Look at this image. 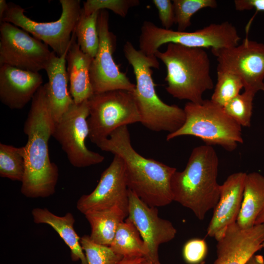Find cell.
<instances>
[{
	"label": "cell",
	"instance_id": "1",
	"mask_svg": "<svg viewBox=\"0 0 264 264\" xmlns=\"http://www.w3.org/2000/svg\"><path fill=\"white\" fill-rule=\"evenodd\" d=\"M55 125L45 83L33 96L23 126L27 141L24 146L25 167L21 192L26 197L46 198L55 192L58 169L51 161L48 150Z\"/></svg>",
	"mask_w": 264,
	"mask_h": 264
},
{
	"label": "cell",
	"instance_id": "2",
	"mask_svg": "<svg viewBox=\"0 0 264 264\" xmlns=\"http://www.w3.org/2000/svg\"><path fill=\"white\" fill-rule=\"evenodd\" d=\"M96 145L122 158L128 189L146 204L163 207L173 201L171 180L176 169L138 153L132 145L127 126L118 128Z\"/></svg>",
	"mask_w": 264,
	"mask_h": 264
},
{
	"label": "cell",
	"instance_id": "3",
	"mask_svg": "<svg viewBox=\"0 0 264 264\" xmlns=\"http://www.w3.org/2000/svg\"><path fill=\"white\" fill-rule=\"evenodd\" d=\"M219 158L212 146L194 148L185 169L177 170L171 180L173 201L191 210L199 220L216 206L220 187L217 182Z\"/></svg>",
	"mask_w": 264,
	"mask_h": 264
},
{
	"label": "cell",
	"instance_id": "4",
	"mask_svg": "<svg viewBox=\"0 0 264 264\" xmlns=\"http://www.w3.org/2000/svg\"><path fill=\"white\" fill-rule=\"evenodd\" d=\"M123 50L136 80L132 93L141 116L140 123L154 132L164 131L169 134L178 130L185 122V111L176 105L164 103L157 94L152 68H159L158 59L135 49L129 41L124 44Z\"/></svg>",
	"mask_w": 264,
	"mask_h": 264
},
{
	"label": "cell",
	"instance_id": "5",
	"mask_svg": "<svg viewBox=\"0 0 264 264\" xmlns=\"http://www.w3.org/2000/svg\"><path fill=\"white\" fill-rule=\"evenodd\" d=\"M154 55L166 66L165 88L173 97L200 103L203 93L214 88L210 61L204 48L169 43L164 51Z\"/></svg>",
	"mask_w": 264,
	"mask_h": 264
},
{
	"label": "cell",
	"instance_id": "6",
	"mask_svg": "<svg viewBox=\"0 0 264 264\" xmlns=\"http://www.w3.org/2000/svg\"><path fill=\"white\" fill-rule=\"evenodd\" d=\"M185 120L176 131L167 134L166 140L190 135L202 140L205 145H219L232 152L243 143L242 127L230 117L223 108L210 99L200 103L188 102L183 108Z\"/></svg>",
	"mask_w": 264,
	"mask_h": 264
},
{
	"label": "cell",
	"instance_id": "7",
	"mask_svg": "<svg viewBox=\"0 0 264 264\" xmlns=\"http://www.w3.org/2000/svg\"><path fill=\"white\" fill-rule=\"evenodd\" d=\"M240 40L237 28L228 21L187 32L166 29L146 21L141 27L139 50L146 55H154L161 45L169 43L204 49L229 48L239 44Z\"/></svg>",
	"mask_w": 264,
	"mask_h": 264
},
{
	"label": "cell",
	"instance_id": "8",
	"mask_svg": "<svg viewBox=\"0 0 264 264\" xmlns=\"http://www.w3.org/2000/svg\"><path fill=\"white\" fill-rule=\"evenodd\" d=\"M88 137L95 144L123 126L141 122L132 92L114 90L94 94L88 99Z\"/></svg>",
	"mask_w": 264,
	"mask_h": 264
},
{
	"label": "cell",
	"instance_id": "9",
	"mask_svg": "<svg viewBox=\"0 0 264 264\" xmlns=\"http://www.w3.org/2000/svg\"><path fill=\"white\" fill-rule=\"evenodd\" d=\"M60 3L62 13L59 19L47 22L32 20L24 14V10L21 6L8 3V9L1 22L11 23L30 33L49 46L60 57L68 50L82 8L79 0H60Z\"/></svg>",
	"mask_w": 264,
	"mask_h": 264
},
{
	"label": "cell",
	"instance_id": "10",
	"mask_svg": "<svg viewBox=\"0 0 264 264\" xmlns=\"http://www.w3.org/2000/svg\"><path fill=\"white\" fill-rule=\"evenodd\" d=\"M88 100L72 104L60 120L55 123L52 136L61 145L70 163L76 168H84L102 163L104 156L89 150L86 145L88 137Z\"/></svg>",
	"mask_w": 264,
	"mask_h": 264
},
{
	"label": "cell",
	"instance_id": "11",
	"mask_svg": "<svg viewBox=\"0 0 264 264\" xmlns=\"http://www.w3.org/2000/svg\"><path fill=\"white\" fill-rule=\"evenodd\" d=\"M54 52L22 29L7 22L0 25V66L39 72L45 70Z\"/></svg>",
	"mask_w": 264,
	"mask_h": 264
},
{
	"label": "cell",
	"instance_id": "12",
	"mask_svg": "<svg viewBox=\"0 0 264 264\" xmlns=\"http://www.w3.org/2000/svg\"><path fill=\"white\" fill-rule=\"evenodd\" d=\"M97 28L99 47L89 68L94 94L114 90L133 92L135 84L120 70L113 59L117 40L116 36L109 29V14L106 10L99 12Z\"/></svg>",
	"mask_w": 264,
	"mask_h": 264
},
{
	"label": "cell",
	"instance_id": "13",
	"mask_svg": "<svg viewBox=\"0 0 264 264\" xmlns=\"http://www.w3.org/2000/svg\"><path fill=\"white\" fill-rule=\"evenodd\" d=\"M211 50L218 62L217 70L239 76L244 91L264 92V44L246 37L236 46Z\"/></svg>",
	"mask_w": 264,
	"mask_h": 264
},
{
	"label": "cell",
	"instance_id": "14",
	"mask_svg": "<svg viewBox=\"0 0 264 264\" xmlns=\"http://www.w3.org/2000/svg\"><path fill=\"white\" fill-rule=\"evenodd\" d=\"M134 224L144 242V258L153 264H160V244L174 239L177 230L172 223L159 217L157 207H151L129 190L128 217Z\"/></svg>",
	"mask_w": 264,
	"mask_h": 264
},
{
	"label": "cell",
	"instance_id": "15",
	"mask_svg": "<svg viewBox=\"0 0 264 264\" xmlns=\"http://www.w3.org/2000/svg\"><path fill=\"white\" fill-rule=\"evenodd\" d=\"M123 160L117 155L103 172L99 182L90 194L82 195L76 203L77 209L84 215L118 206L128 214L129 189Z\"/></svg>",
	"mask_w": 264,
	"mask_h": 264
},
{
	"label": "cell",
	"instance_id": "16",
	"mask_svg": "<svg viewBox=\"0 0 264 264\" xmlns=\"http://www.w3.org/2000/svg\"><path fill=\"white\" fill-rule=\"evenodd\" d=\"M264 239V224L244 229L235 222L217 241V258L213 264H245L263 248Z\"/></svg>",
	"mask_w": 264,
	"mask_h": 264
},
{
	"label": "cell",
	"instance_id": "17",
	"mask_svg": "<svg viewBox=\"0 0 264 264\" xmlns=\"http://www.w3.org/2000/svg\"><path fill=\"white\" fill-rule=\"evenodd\" d=\"M246 175L242 172L233 173L220 185V198L213 209L207 236L218 241L229 226L236 222L242 203Z\"/></svg>",
	"mask_w": 264,
	"mask_h": 264
},
{
	"label": "cell",
	"instance_id": "18",
	"mask_svg": "<svg viewBox=\"0 0 264 264\" xmlns=\"http://www.w3.org/2000/svg\"><path fill=\"white\" fill-rule=\"evenodd\" d=\"M43 82L39 72L0 66V100L11 110L22 109L32 100Z\"/></svg>",
	"mask_w": 264,
	"mask_h": 264
},
{
	"label": "cell",
	"instance_id": "19",
	"mask_svg": "<svg viewBox=\"0 0 264 264\" xmlns=\"http://www.w3.org/2000/svg\"><path fill=\"white\" fill-rule=\"evenodd\" d=\"M67 53L60 57L54 53L45 69L48 80L46 83L48 98L55 123L60 120L69 107L74 103L68 89L69 81L66 68Z\"/></svg>",
	"mask_w": 264,
	"mask_h": 264
},
{
	"label": "cell",
	"instance_id": "20",
	"mask_svg": "<svg viewBox=\"0 0 264 264\" xmlns=\"http://www.w3.org/2000/svg\"><path fill=\"white\" fill-rule=\"evenodd\" d=\"M92 59L81 50L73 32L66 61L69 91L75 104H78L88 100L94 94L89 75Z\"/></svg>",
	"mask_w": 264,
	"mask_h": 264
},
{
	"label": "cell",
	"instance_id": "21",
	"mask_svg": "<svg viewBox=\"0 0 264 264\" xmlns=\"http://www.w3.org/2000/svg\"><path fill=\"white\" fill-rule=\"evenodd\" d=\"M32 216L35 223L46 224L54 229L69 248L72 261H80L81 264H88L80 238L74 228L75 219L71 213L59 216L47 208H35L32 211Z\"/></svg>",
	"mask_w": 264,
	"mask_h": 264
},
{
	"label": "cell",
	"instance_id": "22",
	"mask_svg": "<svg viewBox=\"0 0 264 264\" xmlns=\"http://www.w3.org/2000/svg\"><path fill=\"white\" fill-rule=\"evenodd\" d=\"M264 209V176L254 172L247 174L241 208L236 223L242 229L253 227Z\"/></svg>",
	"mask_w": 264,
	"mask_h": 264
},
{
	"label": "cell",
	"instance_id": "23",
	"mask_svg": "<svg viewBox=\"0 0 264 264\" xmlns=\"http://www.w3.org/2000/svg\"><path fill=\"white\" fill-rule=\"evenodd\" d=\"M90 228V239L94 242L110 246L119 224L128 216L118 206L88 212L85 215Z\"/></svg>",
	"mask_w": 264,
	"mask_h": 264
},
{
	"label": "cell",
	"instance_id": "24",
	"mask_svg": "<svg viewBox=\"0 0 264 264\" xmlns=\"http://www.w3.org/2000/svg\"><path fill=\"white\" fill-rule=\"evenodd\" d=\"M116 254L124 257H143L146 255L144 242L137 229L127 218L119 224L109 246Z\"/></svg>",
	"mask_w": 264,
	"mask_h": 264
},
{
	"label": "cell",
	"instance_id": "25",
	"mask_svg": "<svg viewBox=\"0 0 264 264\" xmlns=\"http://www.w3.org/2000/svg\"><path fill=\"white\" fill-rule=\"evenodd\" d=\"M100 11L89 16L81 13L73 31L81 50L92 58L96 56L99 44L97 21Z\"/></svg>",
	"mask_w": 264,
	"mask_h": 264
},
{
	"label": "cell",
	"instance_id": "26",
	"mask_svg": "<svg viewBox=\"0 0 264 264\" xmlns=\"http://www.w3.org/2000/svg\"><path fill=\"white\" fill-rule=\"evenodd\" d=\"M25 167L24 146L16 147L0 143V176L22 182Z\"/></svg>",
	"mask_w": 264,
	"mask_h": 264
},
{
	"label": "cell",
	"instance_id": "27",
	"mask_svg": "<svg viewBox=\"0 0 264 264\" xmlns=\"http://www.w3.org/2000/svg\"><path fill=\"white\" fill-rule=\"evenodd\" d=\"M217 81L210 100L223 107L243 88L242 79L232 73L217 70Z\"/></svg>",
	"mask_w": 264,
	"mask_h": 264
},
{
	"label": "cell",
	"instance_id": "28",
	"mask_svg": "<svg viewBox=\"0 0 264 264\" xmlns=\"http://www.w3.org/2000/svg\"><path fill=\"white\" fill-rule=\"evenodd\" d=\"M175 14V24L177 31H186L191 25L192 16L198 11L205 8L217 7L215 0H174L172 1Z\"/></svg>",
	"mask_w": 264,
	"mask_h": 264
},
{
	"label": "cell",
	"instance_id": "29",
	"mask_svg": "<svg viewBox=\"0 0 264 264\" xmlns=\"http://www.w3.org/2000/svg\"><path fill=\"white\" fill-rule=\"evenodd\" d=\"M255 94L246 91L239 94L223 108L226 113L241 127H249Z\"/></svg>",
	"mask_w": 264,
	"mask_h": 264
},
{
	"label": "cell",
	"instance_id": "30",
	"mask_svg": "<svg viewBox=\"0 0 264 264\" xmlns=\"http://www.w3.org/2000/svg\"><path fill=\"white\" fill-rule=\"evenodd\" d=\"M80 243L88 264H118L123 258L113 252L109 246L92 241L89 235L81 237Z\"/></svg>",
	"mask_w": 264,
	"mask_h": 264
},
{
	"label": "cell",
	"instance_id": "31",
	"mask_svg": "<svg viewBox=\"0 0 264 264\" xmlns=\"http://www.w3.org/2000/svg\"><path fill=\"white\" fill-rule=\"evenodd\" d=\"M139 3L138 0H87L83 2L81 13L85 16H89L96 12L109 9L125 18L131 8Z\"/></svg>",
	"mask_w": 264,
	"mask_h": 264
},
{
	"label": "cell",
	"instance_id": "32",
	"mask_svg": "<svg viewBox=\"0 0 264 264\" xmlns=\"http://www.w3.org/2000/svg\"><path fill=\"white\" fill-rule=\"evenodd\" d=\"M207 251V245L204 240L194 238L185 243L183 248V257L189 264H198L203 261Z\"/></svg>",
	"mask_w": 264,
	"mask_h": 264
},
{
	"label": "cell",
	"instance_id": "33",
	"mask_svg": "<svg viewBox=\"0 0 264 264\" xmlns=\"http://www.w3.org/2000/svg\"><path fill=\"white\" fill-rule=\"evenodd\" d=\"M159 19L164 28L171 29L175 23V14L173 1L170 0H153Z\"/></svg>",
	"mask_w": 264,
	"mask_h": 264
},
{
	"label": "cell",
	"instance_id": "34",
	"mask_svg": "<svg viewBox=\"0 0 264 264\" xmlns=\"http://www.w3.org/2000/svg\"><path fill=\"white\" fill-rule=\"evenodd\" d=\"M234 3L237 11L255 9L256 14L259 12H264V0H235Z\"/></svg>",
	"mask_w": 264,
	"mask_h": 264
},
{
	"label": "cell",
	"instance_id": "35",
	"mask_svg": "<svg viewBox=\"0 0 264 264\" xmlns=\"http://www.w3.org/2000/svg\"><path fill=\"white\" fill-rule=\"evenodd\" d=\"M144 259L143 257H124L118 264H139Z\"/></svg>",
	"mask_w": 264,
	"mask_h": 264
},
{
	"label": "cell",
	"instance_id": "36",
	"mask_svg": "<svg viewBox=\"0 0 264 264\" xmlns=\"http://www.w3.org/2000/svg\"><path fill=\"white\" fill-rule=\"evenodd\" d=\"M245 264H264V257L261 255H254Z\"/></svg>",
	"mask_w": 264,
	"mask_h": 264
},
{
	"label": "cell",
	"instance_id": "37",
	"mask_svg": "<svg viewBox=\"0 0 264 264\" xmlns=\"http://www.w3.org/2000/svg\"><path fill=\"white\" fill-rule=\"evenodd\" d=\"M8 7V3L5 0H0V22Z\"/></svg>",
	"mask_w": 264,
	"mask_h": 264
},
{
	"label": "cell",
	"instance_id": "38",
	"mask_svg": "<svg viewBox=\"0 0 264 264\" xmlns=\"http://www.w3.org/2000/svg\"><path fill=\"white\" fill-rule=\"evenodd\" d=\"M264 224V209L258 216L255 221V224Z\"/></svg>",
	"mask_w": 264,
	"mask_h": 264
},
{
	"label": "cell",
	"instance_id": "39",
	"mask_svg": "<svg viewBox=\"0 0 264 264\" xmlns=\"http://www.w3.org/2000/svg\"><path fill=\"white\" fill-rule=\"evenodd\" d=\"M139 264H153L146 260L145 259H144L141 262H140Z\"/></svg>",
	"mask_w": 264,
	"mask_h": 264
},
{
	"label": "cell",
	"instance_id": "40",
	"mask_svg": "<svg viewBox=\"0 0 264 264\" xmlns=\"http://www.w3.org/2000/svg\"><path fill=\"white\" fill-rule=\"evenodd\" d=\"M205 262L203 261L198 264H205Z\"/></svg>",
	"mask_w": 264,
	"mask_h": 264
},
{
	"label": "cell",
	"instance_id": "41",
	"mask_svg": "<svg viewBox=\"0 0 264 264\" xmlns=\"http://www.w3.org/2000/svg\"><path fill=\"white\" fill-rule=\"evenodd\" d=\"M262 247H263V248H264V239L263 242L262 243Z\"/></svg>",
	"mask_w": 264,
	"mask_h": 264
}]
</instances>
